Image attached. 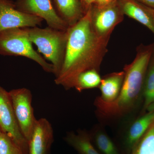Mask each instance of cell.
Returning a JSON list of instances; mask_svg holds the SVG:
<instances>
[{
	"instance_id": "cell-1",
	"label": "cell",
	"mask_w": 154,
	"mask_h": 154,
	"mask_svg": "<svg viewBox=\"0 0 154 154\" xmlns=\"http://www.w3.org/2000/svg\"><path fill=\"white\" fill-rule=\"evenodd\" d=\"M91 7L79 22L68 29L63 65L54 80L56 85L65 90L74 88L78 77L83 72L91 69L99 71L107 52L110 38L101 37L94 31L91 23Z\"/></svg>"
},
{
	"instance_id": "cell-2",
	"label": "cell",
	"mask_w": 154,
	"mask_h": 154,
	"mask_svg": "<svg viewBox=\"0 0 154 154\" xmlns=\"http://www.w3.org/2000/svg\"><path fill=\"white\" fill-rule=\"evenodd\" d=\"M154 44L137 48L134 59L123 69L124 78L117 99L110 103L95 100L94 105L103 118L118 117L126 114L133 108L143 87L145 77L151 57Z\"/></svg>"
},
{
	"instance_id": "cell-3",
	"label": "cell",
	"mask_w": 154,
	"mask_h": 154,
	"mask_svg": "<svg viewBox=\"0 0 154 154\" xmlns=\"http://www.w3.org/2000/svg\"><path fill=\"white\" fill-rule=\"evenodd\" d=\"M29 38L38 48V52L43 54L45 60L51 62L55 78L59 75L64 60L68 30H60L48 27L27 28Z\"/></svg>"
},
{
	"instance_id": "cell-4",
	"label": "cell",
	"mask_w": 154,
	"mask_h": 154,
	"mask_svg": "<svg viewBox=\"0 0 154 154\" xmlns=\"http://www.w3.org/2000/svg\"><path fill=\"white\" fill-rule=\"evenodd\" d=\"M0 54L28 58L39 65L45 71L54 73L52 65L33 49L25 28H11L0 32Z\"/></svg>"
},
{
	"instance_id": "cell-5",
	"label": "cell",
	"mask_w": 154,
	"mask_h": 154,
	"mask_svg": "<svg viewBox=\"0 0 154 154\" xmlns=\"http://www.w3.org/2000/svg\"><path fill=\"white\" fill-rule=\"evenodd\" d=\"M9 93L19 128L28 142L37 121L32 107V93L24 88L13 89Z\"/></svg>"
},
{
	"instance_id": "cell-6",
	"label": "cell",
	"mask_w": 154,
	"mask_h": 154,
	"mask_svg": "<svg viewBox=\"0 0 154 154\" xmlns=\"http://www.w3.org/2000/svg\"><path fill=\"white\" fill-rule=\"evenodd\" d=\"M0 126L22 150L28 152V142L22 134L17 122L9 92L0 85Z\"/></svg>"
},
{
	"instance_id": "cell-7",
	"label": "cell",
	"mask_w": 154,
	"mask_h": 154,
	"mask_svg": "<svg viewBox=\"0 0 154 154\" xmlns=\"http://www.w3.org/2000/svg\"><path fill=\"white\" fill-rule=\"evenodd\" d=\"M118 1L107 5L91 7V23L94 31L99 36L110 38L115 27L123 20Z\"/></svg>"
},
{
	"instance_id": "cell-8",
	"label": "cell",
	"mask_w": 154,
	"mask_h": 154,
	"mask_svg": "<svg viewBox=\"0 0 154 154\" xmlns=\"http://www.w3.org/2000/svg\"><path fill=\"white\" fill-rule=\"evenodd\" d=\"M43 20L18 10L10 0H0V32L11 28L37 27L41 25Z\"/></svg>"
},
{
	"instance_id": "cell-9",
	"label": "cell",
	"mask_w": 154,
	"mask_h": 154,
	"mask_svg": "<svg viewBox=\"0 0 154 154\" xmlns=\"http://www.w3.org/2000/svg\"><path fill=\"white\" fill-rule=\"evenodd\" d=\"M16 5L20 11L45 20L51 28L60 30H66L69 28L54 8L51 0H19Z\"/></svg>"
},
{
	"instance_id": "cell-10",
	"label": "cell",
	"mask_w": 154,
	"mask_h": 154,
	"mask_svg": "<svg viewBox=\"0 0 154 154\" xmlns=\"http://www.w3.org/2000/svg\"><path fill=\"white\" fill-rule=\"evenodd\" d=\"M54 141V135L51 123L46 119H39L28 142L27 154H50Z\"/></svg>"
},
{
	"instance_id": "cell-11",
	"label": "cell",
	"mask_w": 154,
	"mask_h": 154,
	"mask_svg": "<svg viewBox=\"0 0 154 154\" xmlns=\"http://www.w3.org/2000/svg\"><path fill=\"white\" fill-rule=\"evenodd\" d=\"M118 2L124 15L144 25L154 34L153 9L144 6L135 0H118Z\"/></svg>"
},
{
	"instance_id": "cell-12",
	"label": "cell",
	"mask_w": 154,
	"mask_h": 154,
	"mask_svg": "<svg viewBox=\"0 0 154 154\" xmlns=\"http://www.w3.org/2000/svg\"><path fill=\"white\" fill-rule=\"evenodd\" d=\"M124 78V72L122 71L111 73L102 78L99 87L101 95L95 100L104 103L115 101L121 91Z\"/></svg>"
},
{
	"instance_id": "cell-13",
	"label": "cell",
	"mask_w": 154,
	"mask_h": 154,
	"mask_svg": "<svg viewBox=\"0 0 154 154\" xmlns=\"http://www.w3.org/2000/svg\"><path fill=\"white\" fill-rule=\"evenodd\" d=\"M60 17L69 27L75 25L85 14L80 0H54Z\"/></svg>"
},
{
	"instance_id": "cell-14",
	"label": "cell",
	"mask_w": 154,
	"mask_h": 154,
	"mask_svg": "<svg viewBox=\"0 0 154 154\" xmlns=\"http://www.w3.org/2000/svg\"><path fill=\"white\" fill-rule=\"evenodd\" d=\"M154 123V110L135 120L130 127L126 139L127 147L132 150Z\"/></svg>"
},
{
	"instance_id": "cell-15",
	"label": "cell",
	"mask_w": 154,
	"mask_h": 154,
	"mask_svg": "<svg viewBox=\"0 0 154 154\" xmlns=\"http://www.w3.org/2000/svg\"><path fill=\"white\" fill-rule=\"evenodd\" d=\"M65 140L79 154H100L92 144L90 135L85 131L68 133Z\"/></svg>"
},
{
	"instance_id": "cell-16",
	"label": "cell",
	"mask_w": 154,
	"mask_h": 154,
	"mask_svg": "<svg viewBox=\"0 0 154 154\" xmlns=\"http://www.w3.org/2000/svg\"><path fill=\"white\" fill-rule=\"evenodd\" d=\"M144 107L147 109L154 102V48L146 72L143 87Z\"/></svg>"
},
{
	"instance_id": "cell-17",
	"label": "cell",
	"mask_w": 154,
	"mask_h": 154,
	"mask_svg": "<svg viewBox=\"0 0 154 154\" xmlns=\"http://www.w3.org/2000/svg\"><path fill=\"white\" fill-rule=\"evenodd\" d=\"M102 78L99 71L96 69H91L82 73L78 77L75 86L77 91L81 92L84 90L99 88Z\"/></svg>"
},
{
	"instance_id": "cell-18",
	"label": "cell",
	"mask_w": 154,
	"mask_h": 154,
	"mask_svg": "<svg viewBox=\"0 0 154 154\" xmlns=\"http://www.w3.org/2000/svg\"><path fill=\"white\" fill-rule=\"evenodd\" d=\"M131 154H154V123L133 149Z\"/></svg>"
},
{
	"instance_id": "cell-19",
	"label": "cell",
	"mask_w": 154,
	"mask_h": 154,
	"mask_svg": "<svg viewBox=\"0 0 154 154\" xmlns=\"http://www.w3.org/2000/svg\"><path fill=\"white\" fill-rule=\"evenodd\" d=\"M94 139L97 147L103 154H119L113 142L102 131H97L94 135Z\"/></svg>"
},
{
	"instance_id": "cell-20",
	"label": "cell",
	"mask_w": 154,
	"mask_h": 154,
	"mask_svg": "<svg viewBox=\"0 0 154 154\" xmlns=\"http://www.w3.org/2000/svg\"><path fill=\"white\" fill-rule=\"evenodd\" d=\"M0 154H24L21 148L8 135L0 133Z\"/></svg>"
},
{
	"instance_id": "cell-21",
	"label": "cell",
	"mask_w": 154,
	"mask_h": 154,
	"mask_svg": "<svg viewBox=\"0 0 154 154\" xmlns=\"http://www.w3.org/2000/svg\"><path fill=\"white\" fill-rule=\"evenodd\" d=\"M118 0H95L94 5L98 7H102L117 2Z\"/></svg>"
},
{
	"instance_id": "cell-22",
	"label": "cell",
	"mask_w": 154,
	"mask_h": 154,
	"mask_svg": "<svg viewBox=\"0 0 154 154\" xmlns=\"http://www.w3.org/2000/svg\"><path fill=\"white\" fill-rule=\"evenodd\" d=\"M95 2V0H82V4L85 13L94 5Z\"/></svg>"
},
{
	"instance_id": "cell-23",
	"label": "cell",
	"mask_w": 154,
	"mask_h": 154,
	"mask_svg": "<svg viewBox=\"0 0 154 154\" xmlns=\"http://www.w3.org/2000/svg\"><path fill=\"white\" fill-rule=\"evenodd\" d=\"M144 6L154 9V0H135Z\"/></svg>"
},
{
	"instance_id": "cell-24",
	"label": "cell",
	"mask_w": 154,
	"mask_h": 154,
	"mask_svg": "<svg viewBox=\"0 0 154 154\" xmlns=\"http://www.w3.org/2000/svg\"><path fill=\"white\" fill-rule=\"evenodd\" d=\"M148 111H151L154 110V102L153 103L150 105L147 108Z\"/></svg>"
},
{
	"instance_id": "cell-25",
	"label": "cell",
	"mask_w": 154,
	"mask_h": 154,
	"mask_svg": "<svg viewBox=\"0 0 154 154\" xmlns=\"http://www.w3.org/2000/svg\"><path fill=\"white\" fill-rule=\"evenodd\" d=\"M2 132V128H1V126H0V133Z\"/></svg>"
},
{
	"instance_id": "cell-26",
	"label": "cell",
	"mask_w": 154,
	"mask_h": 154,
	"mask_svg": "<svg viewBox=\"0 0 154 154\" xmlns=\"http://www.w3.org/2000/svg\"><path fill=\"white\" fill-rule=\"evenodd\" d=\"M153 17H154V11H153Z\"/></svg>"
},
{
	"instance_id": "cell-27",
	"label": "cell",
	"mask_w": 154,
	"mask_h": 154,
	"mask_svg": "<svg viewBox=\"0 0 154 154\" xmlns=\"http://www.w3.org/2000/svg\"><path fill=\"white\" fill-rule=\"evenodd\" d=\"M80 1H81V2H82V0H80Z\"/></svg>"
}]
</instances>
